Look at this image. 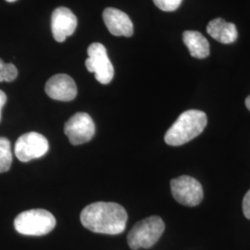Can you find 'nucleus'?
Wrapping results in <instances>:
<instances>
[{
	"label": "nucleus",
	"mask_w": 250,
	"mask_h": 250,
	"mask_svg": "<svg viewBox=\"0 0 250 250\" xmlns=\"http://www.w3.org/2000/svg\"><path fill=\"white\" fill-rule=\"evenodd\" d=\"M103 20L107 30L115 36L130 37L134 34V24L130 17L120 9L107 8L103 12Z\"/></svg>",
	"instance_id": "11"
},
{
	"label": "nucleus",
	"mask_w": 250,
	"mask_h": 250,
	"mask_svg": "<svg viewBox=\"0 0 250 250\" xmlns=\"http://www.w3.org/2000/svg\"><path fill=\"white\" fill-rule=\"evenodd\" d=\"M77 27V18L71 9L60 7L55 9L51 16V31L57 42H64L72 36Z\"/></svg>",
	"instance_id": "10"
},
{
	"label": "nucleus",
	"mask_w": 250,
	"mask_h": 250,
	"mask_svg": "<svg viewBox=\"0 0 250 250\" xmlns=\"http://www.w3.org/2000/svg\"><path fill=\"white\" fill-rule=\"evenodd\" d=\"M208 124L205 112L189 109L183 112L165 134V142L169 146H178L187 144L201 134Z\"/></svg>",
	"instance_id": "2"
},
{
	"label": "nucleus",
	"mask_w": 250,
	"mask_h": 250,
	"mask_svg": "<svg viewBox=\"0 0 250 250\" xmlns=\"http://www.w3.org/2000/svg\"><path fill=\"white\" fill-rule=\"evenodd\" d=\"M81 223L91 232L119 234L126 228L128 215L125 208L114 202H96L81 212Z\"/></svg>",
	"instance_id": "1"
},
{
	"label": "nucleus",
	"mask_w": 250,
	"mask_h": 250,
	"mask_svg": "<svg viewBox=\"0 0 250 250\" xmlns=\"http://www.w3.org/2000/svg\"><path fill=\"white\" fill-rule=\"evenodd\" d=\"M172 197L182 205L196 207L201 203L204 192L201 184L197 179L183 175L170 181Z\"/></svg>",
	"instance_id": "5"
},
{
	"label": "nucleus",
	"mask_w": 250,
	"mask_h": 250,
	"mask_svg": "<svg viewBox=\"0 0 250 250\" xmlns=\"http://www.w3.org/2000/svg\"><path fill=\"white\" fill-rule=\"evenodd\" d=\"M154 4L163 11H174L178 9L183 0H153Z\"/></svg>",
	"instance_id": "16"
},
{
	"label": "nucleus",
	"mask_w": 250,
	"mask_h": 250,
	"mask_svg": "<svg viewBox=\"0 0 250 250\" xmlns=\"http://www.w3.org/2000/svg\"><path fill=\"white\" fill-rule=\"evenodd\" d=\"M183 41L189 53L196 59H206L209 55V44L205 36L197 31H186Z\"/></svg>",
	"instance_id": "13"
},
{
	"label": "nucleus",
	"mask_w": 250,
	"mask_h": 250,
	"mask_svg": "<svg viewBox=\"0 0 250 250\" xmlns=\"http://www.w3.org/2000/svg\"><path fill=\"white\" fill-rule=\"evenodd\" d=\"M207 32L215 40L223 44H232L238 36L236 26L222 18L210 21L207 26Z\"/></svg>",
	"instance_id": "12"
},
{
	"label": "nucleus",
	"mask_w": 250,
	"mask_h": 250,
	"mask_svg": "<svg viewBox=\"0 0 250 250\" xmlns=\"http://www.w3.org/2000/svg\"><path fill=\"white\" fill-rule=\"evenodd\" d=\"M96 127L93 119L85 112H77L64 126V133L74 146L89 142L94 137Z\"/></svg>",
	"instance_id": "8"
},
{
	"label": "nucleus",
	"mask_w": 250,
	"mask_h": 250,
	"mask_svg": "<svg viewBox=\"0 0 250 250\" xmlns=\"http://www.w3.org/2000/svg\"><path fill=\"white\" fill-rule=\"evenodd\" d=\"M246 106L250 111V95L246 99Z\"/></svg>",
	"instance_id": "19"
},
{
	"label": "nucleus",
	"mask_w": 250,
	"mask_h": 250,
	"mask_svg": "<svg viewBox=\"0 0 250 250\" xmlns=\"http://www.w3.org/2000/svg\"><path fill=\"white\" fill-rule=\"evenodd\" d=\"M6 102H7V96L2 90H0V119H1V110L5 106Z\"/></svg>",
	"instance_id": "18"
},
{
	"label": "nucleus",
	"mask_w": 250,
	"mask_h": 250,
	"mask_svg": "<svg viewBox=\"0 0 250 250\" xmlns=\"http://www.w3.org/2000/svg\"><path fill=\"white\" fill-rule=\"evenodd\" d=\"M12 163V151L9 139L0 137V172H6Z\"/></svg>",
	"instance_id": "14"
},
{
	"label": "nucleus",
	"mask_w": 250,
	"mask_h": 250,
	"mask_svg": "<svg viewBox=\"0 0 250 250\" xmlns=\"http://www.w3.org/2000/svg\"><path fill=\"white\" fill-rule=\"evenodd\" d=\"M46 95L59 101H72L77 96V86L71 76L67 74H56L45 83Z\"/></svg>",
	"instance_id": "9"
},
{
	"label": "nucleus",
	"mask_w": 250,
	"mask_h": 250,
	"mask_svg": "<svg viewBox=\"0 0 250 250\" xmlns=\"http://www.w3.org/2000/svg\"><path fill=\"white\" fill-rule=\"evenodd\" d=\"M49 149V144L43 134L31 132L21 135L15 144V155L21 162L39 159Z\"/></svg>",
	"instance_id": "7"
},
{
	"label": "nucleus",
	"mask_w": 250,
	"mask_h": 250,
	"mask_svg": "<svg viewBox=\"0 0 250 250\" xmlns=\"http://www.w3.org/2000/svg\"><path fill=\"white\" fill-rule=\"evenodd\" d=\"M165 230V224L159 216H150L134 224L127 235L129 247L133 250L150 249Z\"/></svg>",
	"instance_id": "3"
},
{
	"label": "nucleus",
	"mask_w": 250,
	"mask_h": 250,
	"mask_svg": "<svg viewBox=\"0 0 250 250\" xmlns=\"http://www.w3.org/2000/svg\"><path fill=\"white\" fill-rule=\"evenodd\" d=\"M18 76L17 68L11 63L4 62L0 59V82H12Z\"/></svg>",
	"instance_id": "15"
},
{
	"label": "nucleus",
	"mask_w": 250,
	"mask_h": 250,
	"mask_svg": "<svg viewBox=\"0 0 250 250\" xmlns=\"http://www.w3.org/2000/svg\"><path fill=\"white\" fill-rule=\"evenodd\" d=\"M56 219L48 210L37 208L23 211L15 218V230L24 235L42 236L51 232L56 226Z\"/></svg>",
	"instance_id": "4"
},
{
	"label": "nucleus",
	"mask_w": 250,
	"mask_h": 250,
	"mask_svg": "<svg viewBox=\"0 0 250 250\" xmlns=\"http://www.w3.org/2000/svg\"><path fill=\"white\" fill-rule=\"evenodd\" d=\"M6 1H8V2H15V1H17V0H6Z\"/></svg>",
	"instance_id": "20"
},
{
	"label": "nucleus",
	"mask_w": 250,
	"mask_h": 250,
	"mask_svg": "<svg viewBox=\"0 0 250 250\" xmlns=\"http://www.w3.org/2000/svg\"><path fill=\"white\" fill-rule=\"evenodd\" d=\"M242 207H243L244 215L246 216V218L250 220V190H249L248 193L245 195Z\"/></svg>",
	"instance_id": "17"
},
{
	"label": "nucleus",
	"mask_w": 250,
	"mask_h": 250,
	"mask_svg": "<svg viewBox=\"0 0 250 250\" xmlns=\"http://www.w3.org/2000/svg\"><path fill=\"white\" fill-rule=\"evenodd\" d=\"M87 54L88 59L85 61V66L88 72H94L100 83H109L114 76V68L108 59L106 47L100 43H93L89 45Z\"/></svg>",
	"instance_id": "6"
}]
</instances>
